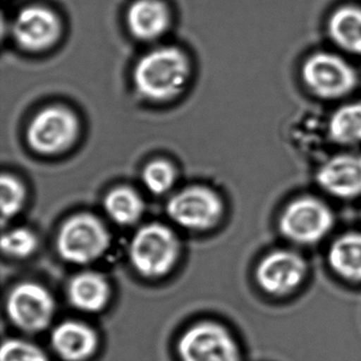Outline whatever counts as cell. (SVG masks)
Instances as JSON below:
<instances>
[{
  "label": "cell",
  "mask_w": 361,
  "mask_h": 361,
  "mask_svg": "<svg viewBox=\"0 0 361 361\" xmlns=\"http://www.w3.org/2000/svg\"><path fill=\"white\" fill-rule=\"evenodd\" d=\"M189 75L185 54L177 48L162 47L141 58L135 69L134 81L145 98L166 101L180 94Z\"/></svg>",
  "instance_id": "cell-1"
},
{
  "label": "cell",
  "mask_w": 361,
  "mask_h": 361,
  "mask_svg": "<svg viewBox=\"0 0 361 361\" xmlns=\"http://www.w3.org/2000/svg\"><path fill=\"white\" fill-rule=\"evenodd\" d=\"M180 255V242L176 233L164 224L142 226L130 240V264L141 276L158 279L175 267Z\"/></svg>",
  "instance_id": "cell-2"
},
{
  "label": "cell",
  "mask_w": 361,
  "mask_h": 361,
  "mask_svg": "<svg viewBox=\"0 0 361 361\" xmlns=\"http://www.w3.org/2000/svg\"><path fill=\"white\" fill-rule=\"evenodd\" d=\"M111 242L109 229L99 217L79 213L61 226L56 236V250L64 261L86 265L102 257Z\"/></svg>",
  "instance_id": "cell-3"
},
{
  "label": "cell",
  "mask_w": 361,
  "mask_h": 361,
  "mask_svg": "<svg viewBox=\"0 0 361 361\" xmlns=\"http://www.w3.org/2000/svg\"><path fill=\"white\" fill-rule=\"evenodd\" d=\"M302 81L322 100H338L352 94L358 85V73L345 59L331 52H316L304 61Z\"/></svg>",
  "instance_id": "cell-4"
},
{
  "label": "cell",
  "mask_w": 361,
  "mask_h": 361,
  "mask_svg": "<svg viewBox=\"0 0 361 361\" xmlns=\"http://www.w3.org/2000/svg\"><path fill=\"white\" fill-rule=\"evenodd\" d=\"M180 361H240V348L229 331L212 321L190 326L179 339Z\"/></svg>",
  "instance_id": "cell-5"
},
{
  "label": "cell",
  "mask_w": 361,
  "mask_h": 361,
  "mask_svg": "<svg viewBox=\"0 0 361 361\" xmlns=\"http://www.w3.org/2000/svg\"><path fill=\"white\" fill-rule=\"evenodd\" d=\"M166 213L180 227L204 231L221 221L224 202L210 188L191 185L177 192L169 200Z\"/></svg>",
  "instance_id": "cell-6"
},
{
  "label": "cell",
  "mask_w": 361,
  "mask_h": 361,
  "mask_svg": "<svg viewBox=\"0 0 361 361\" xmlns=\"http://www.w3.org/2000/svg\"><path fill=\"white\" fill-rule=\"evenodd\" d=\"M79 122L64 107L52 106L39 111L31 121L27 140L33 151L42 155H56L67 151L77 140Z\"/></svg>",
  "instance_id": "cell-7"
},
{
  "label": "cell",
  "mask_w": 361,
  "mask_h": 361,
  "mask_svg": "<svg viewBox=\"0 0 361 361\" xmlns=\"http://www.w3.org/2000/svg\"><path fill=\"white\" fill-rule=\"evenodd\" d=\"M8 317L11 322L27 333H39L47 329L56 312V302L46 287L33 282L16 285L8 295Z\"/></svg>",
  "instance_id": "cell-8"
},
{
  "label": "cell",
  "mask_w": 361,
  "mask_h": 361,
  "mask_svg": "<svg viewBox=\"0 0 361 361\" xmlns=\"http://www.w3.org/2000/svg\"><path fill=\"white\" fill-rule=\"evenodd\" d=\"M331 209L317 198L302 197L290 202L280 219L281 232L288 240L312 244L324 238L333 227Z\"/></svg>",
  "instance_id": "cell-9"
},
{
  "label": "cell",
  "mask_w": 361,
  "mask_h": 361,
  "mask_svg": "<svg viewBox=\"0 0 361 361\" xmlns=\"http://www.w3.org/2000/svg\"><path fill=\"white\" fill-rule=\"evenodd\" d=\"M306 272L307 266L301 255L293 251L276 250L259 262L257 281L270 295H287L301 285Z\"/></svg>",
  "instance_id": "cell-10"
},
{
  "label": "cell",
  "mask_w": 361,
  "mask_h": 361,
  "mask_svg": "<svg viewBox=\"0 0 361 361\" xmlns=\"http://www.w3.org/2000/svg\"><path fill=\"white\" fill-rule=\"evenodd\" d=\"M12 35L23 49L42 51L58 41L61 23L58 16L46 8L29 7L16 16Z\"/></svg>",
  "instance_id": "cell-11"
},
{
  "label": "cell",
  "mask_w": 361,
  "mask_h": 361,
  "mask_svg": "<svg viewBox=\"0 0 361 361\" xmlns=\"http://www.w3.org/2000/svg\"><path fill=\"white\" fill-rule=\"evenodd\" d=\"M319 185L331 195H361V154H340L327 160L317 174Z\"/></svg>",
  "instance_id": "cell-12"
},
{
  "label": "cell",
  "mask_w": 361,
  "mask_h": 361,
  "mask_svg": "<svg viewBox=\"0 0 361 361\" xmlns=\"http://www.w3.org/2000/svg\"><path fill=\"white\" fill-rule=\"evenodd\" d=\"M98 344L94 329L82 321H64L52 331V348L65 361L87 360L96 353Z\"/></svg>",
  "instance_id": "cell-13"
},
{
  "label": "cell",
  "mask_w": 361,
  "mask_h": 361,
  "mask_svg": "<svg viewBox=\"0 0 361 361\" xmlns=\"http://www.w3.org/2000/svg\"><path fill=\"white\" fill-rule=\"evenodd\" d=\"M111 286L102 274L84 271L69 281L67 297L73 307L85 312L102 310L111 299Z\"/></svg>",
  "instance_id": "cell-14"
},
{
  "label": "cell",
  "mask_w": 361,
  "mask_h": 361,
  "mask_svg": "<svg viewBox=\"0 0 361 361\" xmlns=\"http://www.w3.org/2000/svg\"><path fill=\"white\" fill-rule=\"evenodd\" d=\"M169 24L168 7L160 0H137L128 10V28L137 39H158L166 32Z\"/></svg>",
  "instance_id": "cell-15"
},
{
  "label": "cell",
  "mask_w": 361,
  "mask_h": 361,
  "mask_svg": "<svg viewBox=\"0 0 361 361\" xmlns=\"http://www.w3.org/2000/svg\"><path fill=\"white\" fill-rule=\"evenodd\" d=\"M327 33L342 51L361 56V7L345 5L334 10L327 20Z\"/></svg>",
  "instance_id": "cell-16"
},
{
  "label": "cell",
  "mask_w": 361,
  "mask_h": 361,
  "mask_svg": "<svg viewBox=\"0 0 361 361\" xmlns=\"http://www.w3.org/2000/svg\"><path fill=\"white\" fill-rule=\"evenodd\" d=\"M331 269L341 278L361 282V233H346L331 244L329 251Z\"/></svg>",
  "instance_id": "cell-17"
},
{
  "label": "cell",
  "mask_w": 361,
  "mask_h": 361,
  "mask_svg": "<svg viewBox=\"0 0 361 361\" xmlns=\"http://www.w3.org/2000/svg\"><path fill=\"white\" fill-rule=\"evenodd\" d=\"M103 204L109 219L120 226L134 225L145 212V202L140 194L126 185L109 191Z\"/></svg>",
  "instance_id": "cell-18"
},
{
  "label": "cell",
  "mask_w": 361,
  "mask_h": 361,
  "mask_svg": "<svg viewBox=\"0 0 361 361\" xmlns=\"http://www.w3.org/2000/svg\"><path fill=\"white\" fill-rule=\"evenodd\" d=\"M329 135L341 145L361 143V101L342 105L329 118Z\"/></svg>",
  "instance_id": "cell-19"
},
{
  "label": "cell",
  "mask_w": 361,
  "mask_h": 361,
  "mask_svg": "<svg viewBox=\"0 0 361 361\" xmlns=\"http://www.w3.org/2000/svg\"><path fill=\"white\" fill-rule=\"evenodd\" d=\"M1 192V221L4 224L18 214L27 200L24 183L11 174H4L0 179Z\"/></svg>",
  "instance_id": "cell-20"
},
{
  "label": "cell",
  "mask_w": 361,
  "mask_h": 361,
  "mask_svg": "<svg viewBox=\"0 0 361 361\" xmlns=\"http://www.w3.org/2000/svg\"><path fill=\"white\" fill-rule=\"evenodd\" d=\"M39 240L29 228L18 227L8 230L1 238V249L5 255L16 259H25L37 251Z\"/></svg>",
  "instance_id": "cell-21"
},
{
  "label": "cell",
  "mask_w": 361,
  "mask_h": 361,
  "mask_svg": "<svg viewBox=\"0 0 361 361\" xmlns=\"http://www.w3.org/2000/svg\"><path fill=\"white\" fill-rule=\"evenodd\" d=\"M143 185L151 193L162 195L172 189L176 181V171L166 160H154L142 172Z\"/></svg>",
  "instance_id": "cell-22"
},
{
  "label": "cell",
  "mask_w": 361,
  "mask_h": 361,
  "mask_svg": "<svg viewBox=\"0 0 361 361\" xmlns=\"http://www.w3.org/2000/svg\"><path fill=\"white\" fill-rule=\"evenodd\" d=\"M0 361H49L37 344L22 339H7L0 350Z\"/></svg>",
  "instance_id": "cell-23"
}]
</instances>
